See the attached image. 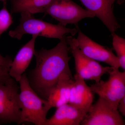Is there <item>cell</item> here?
Returning a JSON list of instances; mask_svg holds the SVG:
<instances>
[{
    "label": "cell",
    "instance_id": "14",
    "mask_svg": "<svg viewBox=\"0 0 125 125\" xmlns=\"http://www.w3.org/2000/svg\"><path fill=\"white\" fill-rule=\"evenodd\" d=\"M90 88L94 94H97L99 97L104 99L114 109L118 110L120 100L116 94L108 86L105 81L101 80L98 83L92 84Z\"/></svg>",
    "mask_w": 125,
    "mask_h": 125
},
{
    "label": "cell",
    "instance_id": "15",
    "mask_svg": "<svg viewBox=\"0 0 125 125\" xmlns=\"http://www.w3.org/2000/svg\"><path fill=\"white\" fill-rule=\"evenodd\" d=\"M108 73L109 79L105 82L121 100L125 96V71L121 72L113 68Z\"/></svg>",
    "mask_w": 125,
    "mask_h": 125
},
{
    "label": "cell",
    "instance_id": "22",
    "mask_svg": "<svg viewBox=\"0 0 125 125\" xmlns=\"http://www.w3.org/2000/svg\"><path fill=\"white\" fill-rule=\"evenodd\" d=\"M7 0H0V1H7Z\"/></svg>",
    "mask_w": 125,
    "mask_h": 125
},
{
    "label": "cell",
    "instance_id": "5",
    "mask_svg": "<svg viewBox=\"0 0 125 125\" xmlns=\"http://www.w3.org/2000/svg\"><path fill=\"white\" fill-rule=\"evenodd\" d=\"M66 27L67 24H77L87 18H94V14L83 9L72 0H53L44 12Z\"/></svg>",
    "mask_w": 125,
    "mask_h": 125
},
{
    "label": "cell",
    "instance_id": "9",
    "mask_svg": "<svg viewBox=\"0 0 125 125\" xmlns=\"http://www.w3.org/2000/svg\"><path fill=\"white\" fill-rule=\"evenodd\" d=\"M38 37L32 35L31 40L20 49L12 61L9 74L17 82L20 80L34 55L35 42Z\"/></svg>",
    "mask_w": 125,
    "mask_h": 125
},
{
    "label": "cell",
    "instance_id": "7",
    "mask_svg": "<svg viewBox=\"0 0 125 125\" xmlns=\"http://www.w3.org/2000/svg\"><path fill=\"white\" fill-rule=\"evenodd\" d=\"M77 28L76 41L84 55L94 60L106 63L111 67L119 69L120 65L118 58L111 49L95 42L83 33L78 27Z\"/></svg>",
    "mask_w": 125,
    "mask_h": 125
},
{
    "label": "cell",
    "instance_id": "1",
    "mask_svg": "<svg viewBox=\"0 0 125 125\" xmlns=\"http://www.w3.org/2000/svg\"><path fill=\"white\" fill-rule=\"evenodd\" d=\"M69 51L66 36L52 49L35 50L36 65L28 79L32 88L42 98L47 100L62 74L72 76L69 66Z\"/></svg>",
    "mask_w": 125,
    "mask_h": 125
},
{
    "label": "cell",
    "instance_id": "10",
    "mask_svg": "<svg viewBox=\"0 0 125 125\" xmlns=\"http://www.w3.org/2000/svg\"><path fill=\"white\" fill-rule=\"evenodd\" d=\"M87 113L73 105L66 104L57 108L54 115L47 119L45 125H80Z\"/></svg>",
    "mask_w": 125,
    "mask_h": 125
},
{
    "label": "cell",
    "instance_id": "17",
    "mask_svg": "<svg viewBox=\"0 0 125 125\" xmlns=\"http://www.w3.org/2000/svg\"><path fill=\"white\" fill-rule=\"evenodd\" d=\"M112 36V44L116 52L117 57L120 63V67L125 70V39L117 35L115 33Z\"/></svg>",
    "mask_w": 125,
    "mask_h": 125
},
{
    "label": "cell",
    "instance_id": "16",
    "mask_svg": "<svg viewBox=\"0 0 125 125\" xmlns=\"http://www.w3.org/2000/svg\"><path fill=\"white\" fill-rule=\"evenodd\" d=\"M79 54L87 69L93 76V80L96 83L101 80V77L105 74L108 73L114 67L111 66L104 67L96 61L86 56L83 54L79 49Z\"/></svg>",
    "mask_w": 125,
    "mask_h": 125
},
{
    "label": "cell",
    "instance_id": "21",
    "mask_svg": "<svg viewBox=\"0 0 125 125\" xmlns=\"http://www.w3.org/2000/svg\"><path fill=\"white\" fill-rule=\"evenodd\" d=\"M117 109L121 113L122 115L125 116V96L121 99L118 106Z\"/></svg>",
    "mask_w": 125,
    "mask_h": 125
},
{
    "label": "cell",
    "instance_id": "19",
    "mask_svg": "<svg viewBox=\"0 0 125 125\" xmlns=\"http://www.w3.org/2000/svg\"><path fill=\"white\" fill-rule=\"evenodd\" d=\"M12 61L10 57H4L0 54V82H5L11 78L9 72Z\"/></svg>",
    "mask_w": 125,
    "mask_h": 125
},
{
    "label": "cell",
    "instance_id": "13",
    "mask_svg": "<svg viewBox=\"0 0 125 125\" xmlns=\"http://www.w3.org/2000/svg\"><path fill=\"white\" fill-rule=\"evenodd\" d=\"M11 14L29 12L34 14L44 13L53 0H10Z\"/></svg>",
    "mask_w": 125,
    "mask_h": 125
},
{
    "label": "cell",
    "instance_id": "18",
    "mask_svg": "<svg viewBox=\"0 0 125 125\" xmlns=\"http://www.w3.org/2000/svg\"><path fill=\"white\" fill-rule=\"evenodd\" d=\"M13 23V18L7 8V1H3V6L0 10V37Z\"/></svg>",
    "mask_w": 125,
    "mask_h": 125
},
{
    "label": "cell",
    "instance_id": "20",
    "mask_svg": "<svg viewBox=\"0 0 125 125\" xmlns=\"http://www.w3.org/2000/svg\"><path fill=\"white\" fill-rule=\"evenodd\" d=\"M76 92L75 81L74 80L72 82L70 87L69 99L68 104L71 105H73V104L76 94Z\"/></svg>",
    "mask_w": 125,
    "mask_h": 125
},
{
    "label": "cell",
    "instance_id": "12",
    "mask_svg": "<svg viewBox=\"0 0 125 125\" xmlns=\"http://www.w3.org/2000/svg\"><path fill=\"white\" fill-rule=\"evenodd\" d=\"M74 79L76 85V94L73 105L78 108L87 112L89 111L93 104L94 93L90 87L86 83L85 80L76 73Z\"/></svg>",
    "mask_w": 125,
    "mask_h": 125
},
{
    "label": "cell",
    "instance_id": "2",
    "mask_svg": "<svg viewBox=\"0 0 125 125\" xmlns=\"http://www.w3.org/2000/svg\"><path fill=\"white\" fill-rule=\"evenodd\" d=\"M19 82L21 111L18 124L29 122L36 125H45L47 114L52 107L46 99L40 97L32 88L25 73Z\"/></svg>",
    "mask_w": 125,
    "mask_h": 125
},
{
    "label": "cell",
    "instance_id": "11",
    "mask_svg": "<svg viewBox=\"0 0 125 125\" xmlns=\"http://www.w3.org/2000/svg\"><path fill=\"white\" fill-rule=\"evenodd\" d=\"M74 80L73 76L62 74L58 83L49 94L47 100L52 107L56 108L69 103L71 84Z\"/></svg>",
    "mask_w": 125,
    "mask_h": 125
},
{
    "label": "cell",
    "instance_id": "3",
    "mask_svg": "<svg viewBox=\"0 0 125 125\" xmlns=\"http://www.w3.org/2000/svg\"><path fill=\"white\" fill-rule=\"evenodd\" d=\"M77 27L72 29L59 23L52 24L36 19L34 14L29 12H23L21 13L19 24L15 29L9 31V35L19 40H21L25 34L61 40L67 34L74 36L78 32Z\"/></svg>",
    "mask_w": 125,
    "mask_h": 125
},
{
    "label": "cell",
    "instance_id": "6",
    "mask_svg": "<svg viewBox=\"0 0 125 125\" xmlns=\"http://www.w3.org/2000/svg\"><path fill=\"white\" fill-rule=\"evenodd\" d=\"M80 125H124L125 123L118 110L99 97L96 103L92 104Z\"/></svg>",
    "mask_w": 125,
    "mask_h": 125
},
{
    "label": "cell",
    "instance_id": "4",
    "mask_svg": "<svg viewBox=\"0 0 125 125\" xmlns=\"http://www.w3.org/2000/svg\"><path fill=\"white\" fill-rule=\"evenodd\" d=\"M14 79L11 78L0 82V124L15 122L20 118L19 88Z\"/></svg>",
    "mask_w": 125,
    "mask_h": 125
},
{
    "label": "cell",
    "instance_id": "8",
    "mask_svg": "<svg viewBox=\"0 0 125 125\" xmlns=\"http://www.w3.org/2000/svg\"><path fill=\"white\" fill-rule=\"evenodd\" d=\"M86 10L94 14L102 22L111 34L120 28L113 13L116 0H79Z\"/></svg>",
    "mask_w": 125,
    "mask_h": 125
}]
</instances>
